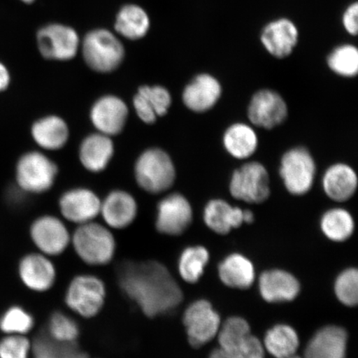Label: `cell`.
<instances>
[{
	"label": "cell",
	"mask_w": 358,
	"mask_h": 358,
	"mask_svg": "<svg viewBox=\"0 0 358 358\" xmlns=\"http://www.w3.org/2000/svg\"><path fill=\"white\" fill-rule=\"evenodd\" d=\"M348 334L341 327L330 325L320 329L308 343L306 358H346Z\"/></svg>",
	"instance_id": "cell-18"
},
{
	"label": "cell",
	"mask_w": 358,
	"mask_h": 358,
	"mask_svg": "<svg viewBox=\"0 0 358 358\" xmlns=\"http://www.w3.org/2000/svg\"><path fill=\"white\" fill-rule=\"evenodd\" d=\"M259 289L264 301L268 303L290 302L301 292V285L290 273L276 268L262 273Z\"/></svg>",
	"instance_id": "cell-19"
},
{
	"label": "cell",
	"mask_w": 358,
	"mask_h": 358,
	"mask_svg": "<svg viewBox=\"0 0 358 358\" xmlns=\"http://www.w3.org/2000/svg\"><path fill=\"white\" fill-rule=\"evenodd\" d=\"M128 115V106L122 99L106 95L94 103L90 111V119L98 132L112 137L122 132Z\"/></svg>",
	"instance_id": "cell-14"
},
{
	"label": "cell",
	"mask_w": 358,
	"mask_h": 358,
	"mask_svg": "<svg viewBox=\"0 0 358 358\" xmlns=\"http://www.w3.org/2000/svg\"><path fill=\"white\" fill-rule=\"evenodd\" d=\"M209 252L203 246L186 248L178 259V272L181 278L189 284H195L203 275L209 262Z\"/></svg>",
	"instance_id": "cell-32"
},
{
	"label": "cell",
	"mask_w": 358,
	"mask_h": 358,
	"mask_svg": "<svg viewBox=\"0 0 358 358\" xmlns=\"http://www.w3.org/2000/svg\"><path fill=\"white\" fill-rule=\"evenodd\" d=\"M248 114L250 122L256 127L271 129L287 118L288 107L278 92L263 89L252 96Z\"/></svg>",
	"instance_id": "cell-13"
},
{
	"label": "cell",
	"mask_w": 358,
	"mask_h": 358,
	"mask_svg": "<svg viewBox=\"0 0 358 358\" xmlns=\"http://www.w3.org/2000/svg\"><path fill=\"white\" fill-rule=\"evenodd\" d=\"M134 176L142 189L159 194L173 186L176 170L167 152L159 148H150L138 157L134 165Z\"/></svg>",
	"instance_id": "cell-2"
},
{
	"label": "cell",
	"mask_w": 358,
	"mask_h": 358,
	"mask_svg": "<svg viewBox=\"0 0 358 358\" xmlns=\"http://www.w3.org/2000/svg\"><path fill=\"white\" fill-rule=\"evenodd\" d=\"M209 358H234V357H232L230 352L220 347L215 348L214 350L210 353Z\"/></svg>",
	"instance_id": "cell-44"
},
{
	"label": "cell",
	"mask_w": 358,
	"mask_h": 358,
	"mask_svg": "<svg viewBox=\"0 0 358 358\" xmlns=\"http://www.w3.org/2000/svg\"><path fill=\"white\" fill-rule=\"evenodd\" d=\"M182 321L190 345L195 348L216 337L221 326L220 315L206 299L192 303L183 313Z\"/></svg>",
	"instance_id": "cell-9"
},
{
	"label": "cell",
	"mask_w": 358,
	"mask_h": 358,
	"mask_svg": "<svg viewBox=\"0 0 358 358\" xmlns=\"http://www.w3.org/2000/svg\"><path fill=\"white\" fill-rule=\"evenodd\" d=\"M47 334L57 341L73 343L77 341L80 330L71 317L62 312H55L49 319Z\"/></svg>",
	"instance_id": "cell-35"
},
{
	"label": "cell",
	"mask_w": 358,
	"mask_h": 358,
	"mask_svg": "<svg viewBox=\"0 0 358 358\" xmlns=\"http://www.w3.org/2000/svg\"><path fill=\"white\" fill-rule=\"evenodd\" d=\"M134 110H136L138 117L145 124H154L158 116L155 114V110L149 102H148L141 94L137 92L133 100Z\"/></svg>",
	"instance_id": "cell-42"
},
{
	"label": "cell",
	"mask_w": 358,
	"mask_h": 358,
	"mask_svg": "<svg viewBox=\"0 0 358 358\" xmlns=\"http://www.w3.org/2000/svg\"><path fill=\"white\" fill-rule=\"evenodd\" d=\"M286 358H303V357L295 356V355H294L293 356H290V357H286ZM303 358H306V357H303Z\"/></svg>",
	"instance_id": "cell-47"
},
{
	"label": "cell",
	"mask_w": 358,
	"mask_h": 358,
	"mask_svg": "<svg viewBox=\"0 0 358 358\" xmlns=\"http://www.w3.org/2000/svg\"><path fill=\"white\" fill-rule=\"evenodd\" d=\"M57 173V165L38 151L22 155L16 165L17 185L30 194H43L50 190Z\"/></svg>",
	"instance_id": "cell-5"
},
{
	"label": "cell",
	"mask_w": 358,
	"mask_h": 358,
	"mask_svg": "<svg viewBox=\"0 0 358 358\" xmlns=\"http://www.w3.org/2000/svg\"><path fill=\"white\" fill-rule=\"evenodd\" d=\"M336 296L343 306H356L358 301V272L348 268L340 273L334 283Z\"/></svg>",
	"instance_id": "cell-37"
},
{
	"label": "cell",
	"mask_w": 358,
	"mask_h": 358,
	"mask_svg": "<svg viewBox=\"0 0 358 358\" xmlns=\"http://www.w3.org/2000/svg\"><path fill=\"white\" fill-rule=\"evenodd\" d=\"M19 272L22 283L37 292L51 289L56 280L55 265L41 254L27 255L21 259Z\"/></svg>",
	"instance_id": "cell-21"
},
{
	"label": "cell",
	"mask_w": 358,
	"mask_h": 358,
	"mask_svg": "<svg viewBox=\"0 0 358 358\" xmlns=\"http://www.w3.org/2000/svg\"><path fill=\"white\" fill-rule=\"evenodd\" d=\"M73 244L80 259L90 266H105L115 252V237L109 229L99 223L80 224L75 231Z\"/></svg>",
	"instance_id": "cell-3"
},
{
	"label": "cell",
	"mask_w": 358,
	"mask_h": 358,
	"mask_svg": "<svg viewBox=\"0 0 358 358\" xmlns=\"http://www.w3.org/2000/svg\"><path fill=\"white\" fill-rule=\"evenodd\" d=\"M149 28V17L141 7L125 6L116 17L115 30L129 39L136 40L144 37Z\"/></svg>",
	"instance_id": "cell-31"
},
{
	"label": "cell",
	"mask_w": 358,
	"mask_h": 358,
	"mask_svg": "<svg viewBox=\"0 0 358 358\" xmlns=\"http://www.w3.org/2000/svg\"><path fill=\"white\" fill-rule=\"evenodd\" d=\"M118 280L123 292L149 317L173 311L183 299L180 286L158 262H124Z\"/></svg>",
	"instance_id": "cell-1"
},
{
	"label": "cell",
	"mask_w": 358,
	"mask_h": 358,
	"mask_svg": "<svg viewBox=\"0 0 358 358\" xmlns=\"http://www.w3.org/2000/svg\"><path fill=\"white\" fill-rule=\"evenodd\" d=\"M138 92L145 98L157 116H163L168 113L172 104V96L168 90L161 86H143Z\"/></svg>",
	"instance_id": "cell-38"
},
{
	"label": "cell",
	"mask_w": 358,
	"mask_h": 358,
	"mask_svg": "<svg viewBox=\"0 0 358 358\" xmlns=\"http://www.w3.org/2000/svg\"><path fill=\"white\" fill-rule=\"evenodd\" d=\"M259 38L268 55L277 59H284L297 48L301 32L293 20L285 16L277 17L262 26Z\"/></svg>",
	"instance_id": "cell-10"
},
{
	"label": "cell",
	"mask_w": 358,
	"mask_h": 358,
	"mask_svg": "<svg viewBox=\"0 0 358 358\" xmlns=\"http://www.w3.org/2000/svg\"><path fill=\"white\" fill-rule=\"evenodd\" d=\"M31 349L34 358H89L77 343L57 341L47 332L39 334L35 338Z\"/></svg>",
	"instance_id": "cell-29"
},
{
	"label": "cell",
	"mask_w": 358,
	"mask_h": 358,
	"mask_svg": "<svg viewBox=\"0 0 358 358\" xmlns=\"http://www.w3.org/2000/svg\"><path fill=\"white\" fill-rule=\"evenodd\" d=\"M106 294V286L100 278L92 275H80L71 281L65 301L71 310L89 319L101 310Z\"/></svg>",
	"instance_id": "cell-8"
},
{
	"label": "cell",
	"mask_w": 358,
	"mask_h": 358,
	"mask_svg": "<svg viewBox=\"0 0 358 358\" xmlns=\"http://www.w3.org/2000/svg\"><path fill=\"white\" fill-rule=\"evenodd\" d=\"M10 73L6 64L0 61V92L6 91L10 84Z\"/></svg>",
	"instance_id": "cell-43"
},
{
	"label": "cell",
	"mask_w": 358,
	"mask_h": 358,
	"mask_svg": "<svg viewBox=\"0 0 358 358\" xmlns=\"http://www.w3.org/2000/svg\"><path fill=\"white\" fill-rule=\"evenodd\" d=\"M34 325L33 316L19 306L8 308L0 319V329L6 334L25 335Z\"/></svg>",
	"instance_id": "cell-36"
},
{
	"label": "cell",
	"mask_w": 358,
	"mask_h": 358,
	"mask_svg": "<svg viewBox=\"0 0 358 358\" xmlns=\"http://www.w3.org/2000/svg\"><path fill=\"white\" fill-rule=\"evenodd\" d=\"M37 43L40 53L46 59L67 61L77 55L79 38L69 27L51 24L38 31Z\"/></svg>",
	"instance_id": "cell-11"
},
{
	"label": "cell",
	"mask_w": 358,
	"mask_h": 358,
	"mask_svg": "<svg viewBox=\"0 0 358 358\" xmlns=\"http://www.w3.org/2000/svg\"><path fill=\"white\" fill-rule=\"evenodd\" d=\"M263 345L271 356L286 358L296 353L299 338L296 331L292 327L277 324L267 331Z\"/></svg>",
	"instance_id": "cell-28"
},
{
	"label": "cell",
	"mask_w": 358,
	"mask_h": 358,
	"mask_svg": "<svg viewBox=\"0 0 358 358\" xmlns=\"http://www.w3.org/2000/svg\"><path fill=\"white\" fill-rule=\"evenodd\" d=\"M231 353L234 358H265V348L256 336L250 334Z\"/></svg>",
	"instance_id": "cell-40"
},
{
	"label": "cell",
	"mask_w": 358,
	"mask_h": 358,
	"mask_svg": "<svg viewBox=\"0 0 358 358\" xmlns=\"http://www.w3.org/2000/svg\"><path fill=\"white\" fill-rule=\"evenodd\" d=\"M327 65L340 77L351 78L358 73V49L355 44L345 43L332 49L327 57Z\"/></svg>",
	"instance_id": "cell-33"
},
{
	"label": "cell",
	"mask_w": 358,
	"mask_h": 358,
	"mask_svg": "<svg viewBox=\"0 0 358 358\" xmlns=\"http://www.w3.org/2000/svg\"><path fill=\"white\" fill-rule=\"evenodd\" d=\"M114 152L111 137L97 132L84 138L80 145L79 159L88 171L101 173L108 166Z\"/></svg>",
	"instance_id": "cell-22"
},
{
	"label": "cell",
	"mask_w": 358,
	"mask_h": 358,
	"mask_svg": "<svg viewBox=\"0 0 358 358\" xmlns=\"http://www.w3.org/2000/svg\"><path fill=\"white\" fill-rule=\"evenodd\" d=\"M37 145L46 150H58L64 148L69 138V128L64 119L48 115L39 119L31 129Z\"/></svg>",
	"instance_id": "cell-25"
},
{
	"label": "cell",
	"mask_w": 358,
	"mask_h": 358,
	"mask_svg": "<svg viewBox=\"0 0 358 358\" xmlns=\"http://www.w3.org/2000/svg\"><path fill=\"white\" fill-rule=\"evenodd\" d=\"M20 1L26 4H29L34 3L35 0H20Z\"/></svg>",
	"instance_id": "cell-46"
},
{
	"label": "cell",
	"mask_w": 358,
	"mask_h": 358,
	"mask_svg": "<svg viewBox=\"0 0 358 358\" xmlns=\"http://www.w3.org/2000/svg\"><path fill=\"white\" fill-rule=\"evenodd\" d=\"M218 275L222 283L234 289H248L256 279L252 262L241 254H231L220 263Z\"/></svg>",
	"instance_id": "cell-26"
},
{
	"label": "cell",
	"mask_w": 358,
	"mask_h": 358,
	"mask_svg": "<svg viewBox=\"0 0 358 358\" xmlns=\"http://www.w3.org/2000/svg\"><path fill=\"white\" fill-rule=\"evenodd\" d=\"M229 189L236 200L254 204L264 203L271 194L267 169L259 162L243 164L232 174Z\"/></svg>",
	"instance_id": "cell-7"
},
{
	"label": "cell",
	"mask_w": 358,
	"mask_h": 358,
	"mask_svg": "<svg viewBox=\"0 0 358 358\" xmlns=\"http://www.w3.org/2000/svg\"><path fill=\"white\" fill-rule=\"evenodd\" d=\"M31 238L44 255L58 256L65 252L71 237L64 223L53 216H43L34 221L30 228Z\"/></svg>",
	"instance_id": "cell-15"
},
{
	"label": "cell",
	"mask_w": 358,
	"mask_h": 358,
	"mask_svg": "<svg viewBox=\"0 0 358 358\" xmlns=\"http://www.w3.org/2000/svg\"><path fill=\"white\" fill-rule=\"evenodd\" d=\"M83 55L90 69L96 73H109L122 64L124 49L114 34L105 29H98L85 37Z\"/></svg>",
	"instance_id": "cell-4"
},
{
	"label": "cell",
	"mask_w": 358,
	"mask_h": 358,
	"mask_svg": "<svg viewBox=\"0 0 358 358\" xmlns=\"http://www.w3.org/2000/svg\"><path fill=\"white\" fill-rule=\"evenodd\" d=\"M101 204L95 192L83 187L66 192L59 200L62 216L79 225L92 222L100 214Z\"/></svg>",
	"instance_id": "cell-16"
},
{
	"label": "cell",
	"mask_w": 358,
	"mask_h": 358,
	"mask_svg": "<svg viewBox=\"0 0 358 358\" xmlns=\"http://www.w3.org/2000/svg\"><path fill=\"white\" fill-rule=\"evenodd\" d=\"M341 24L346 34L356 37L358 33V3H349L341 15Z\"/></svg>",
	"instance_id": "cell-41"
},
{
	"label": "cell",
	"mask_w": 358,
	"mask_h": 358,
	"mask_svg": "<svg viewBox=\"0 0 358 358\" xmlns=\"http://www.w3.org/2000/svg\"><path fill=\"white\" fill-rule=\"evenodd\" d=\"M323 189L331 200L343 203L352 198L357 189L355 170L346 164H333L324 174Z\"/></svg>",
	"instance_id": "cell-23"
},
{
	"label": "cell",
	"mask_w": 358,
	"mask_h": 358,
	"mask_svg": "<svg viewBox=\"0 0 358 358\" xmlns=\"http://www.w3.org/2000/svg\"><path fill=\"white\" fill-rule=\"evenodd\" d=\"M223 145L228 154L234 158L245 159L257 151L258 137L250 125L236 123L231 125L224 133Z\"/></svg>",
	"instance_id": "cell-27"
},
{
	"label": "cell",
	"mask_w": 358,
	"mask_h": 358,
	"mask_svg": "<svg viewBox=\"0 0 358 358\" xmlns=\"http://www.w3.org/2000/svg\"><path fill=\"white\" fill-rule=\"evenodd\" d=\"M320 227L327 238L342 243L350 238L355 231V223L347 210L337 208L330 209L323 215Z\"/></svg>",
	"instance_id": "cell-30"
},
{
	"label": "cell",
	"mask_w": 358,
	"mask_h": 358,
	"mask_svg": "<svg viewBox=\"0 0 358 358\" xmlns=\"http://www.w3.org/2000/svg\"><path fill=\"white\" fill-rule=\"evenodd\" d=\"M192 214L191 204L185 196L169 194L158 204L155 227L164 235H181L190 227Z\"/></svg>",
	"instance_id": "cell-12"
},
{
	"label": "cell",
	"mask_w": 358,
	"mask_h": 358,
	"mask_svg": "<svg viewBox=\"0 0 358 358\" xmlns=\"http://www.w3.org/2000/svg\"><path fill=\"white\" fill-rule=\"evenodd\" d=\"M203 220L210 229L217 234L226 235L244 223L243 210L232 207L222 199H213L206 205Z\"/></svg>",
	"instance_id": "cell-24"
},
{
	"label": "cell",
	"mask_w": 358,
	"mask_h": 358,
	"mask_svg": "<svg viewBox=\"0 0 358 358\" xmlns=\"http://www.w3.org/2000/svg\"><path fill=\"white\" fill-rule=\"evenodd\" d=\"M30 350L24 335L8 334L0 341V358H29Z\"/></svg>",
	"instance_id": "cell-39"
},
{
	"label": "cell",
	"mask_w": 358,
	"mask_h": 358,
	"mask_svg": "<svg viewBox=\"0 0 358 358\" xmlns=\"http://www.w3.org/2000/svg\"><path fill=\"white\" fill-rule=\"evenodd\" d=\"M316 164L306 148L296 147L285 152L280 162V174L289 194H308L315 182Z\"/></svg>",
	"instance_id": "cell-6"
},
{
	"label": "cell",
	"mask_w": 358,
	"mask_h": 358,
	"mask_svg": "<svg viewBox=\"0 0 358 358\" xmlns=\"http://www.w3.org/2000/svg\"><path fill=\"white\" fill-rule=\"evenodd\" d=\"M250 334L248 321L238 316L227 319L218 331V343L220 347L231 352L234 349Z\"/></svg>",
	"instance_id": "cell-34"
},
{
	"label": "cell",
	"mask_w": 358,
	"mask_h": 358,
	"mask_svg": "<svg viewBox=\"0 0 358 358\" xmlns=\"http://www.w3.org/2000/svg\"><path fill=\"white\" fill-rule=\"evenodd\" d=\"M222 86L219 80L208 73H201L187 84L182 92V101L187 108L196 112L211 110L222 96Z\"/></svg>",
	"instance_id": "cell-17"
},
{
	"label": "cell",
	"mask_w": 358,
	"mask_h": 358,
	"mask_svg": "<svg viewBox=\"0 0 358 358\" xmlns=\"http://www.w3.org/2000/svg\"><path fill=\"white\" fill-rule=\"evenodd\" d=\"M254 214L250 210H243V220L244 223H252L254 221Z\"/></svg>",
	"instance_id": "cell-45"
},
{
	"label": "cell",
	"mask_w": 358,
	"mask_h": 358,
	"mask_svg": "<svg viewBox=\"0 0 358 358\" xmlns=\"http://www.w3.org/2000/svg\"><path fill=\"white\" fill-rule=\"evenodd\" d=\"M137 213L136 199L125 191L111 192L101 201L100 214L107 225L115 229H123L131 225Z\"/></svg>",
	"instance_id": "cell-20"
}]
</instances>
